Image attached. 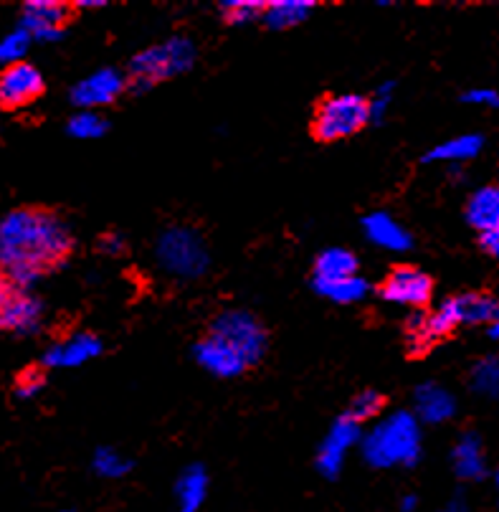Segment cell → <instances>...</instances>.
Returning <instances> with one entry per match:
<instances>
[{
    "mask_svg": "<svg viewBox=\"0 0 499 512\" xmlns=\"http://www.w3.org/2000/svg\"><path fill=\"white\" fill-rule=\"evenodd\" d=\"M451 462H454L456 474H459L462 480H479V477H484L487 462H484L482 439H479L474 431L464 434L462 439L456 442L454 454H451Z\"/></svg>",
    "mask_w": 499,
    "mask_h": 512,
    "instance_id": "ffe728a7",
    "label": "cell"
},
{
    "mask_svg": "<svg viewBox=\"0 0 499 512\" xmlns=\"http://www.w3.org/2000/svg\"><path fill=\"white\" fill-rule=\"evenodd\" d=\"M66 130H69V135L76 137V140H97V137H102L104 132L109 130V125L99 112L82 109V112H76V115L71 117Z\"/></svg>",
    "mask_w": 499,
    "mask_h": 512,
    "instance_id": "484cf974",
    "label": "cell"
},
{
    "mask_svg": "<svg viewBox=\"0 0 499 512\" xmlns=\"http://www.w3.org/2000/svg\"><path fill=\"white\" fill-rule=\"evenodd\" d=\"M391 97H393V84H383V87L378 89V94H375L373 102H370V112H373L375 120H380V117L386 115L388 104H391Z\"/></svg>",
    "mask_w": 499,
    "mask_h": 512,
    "instance_id": "836d02e7",
    "label": "cell"
},
{
    "mask_svg": "<svg viewBox=\"0 0 499 512\" xmlns=\"http://www.w3.org/2000/svg\"><path fill=\"white\" fill-rule=\"evenodd\" d=\"M69 18V6L61 0H28L23 6L21 28L38 41H59L64 36V23Z\"/></svg>",
    "mask_w": 499,
    "mask_h": 512,
    "instance_id": "7c38bea8",
    "label": "cell"
},
{
    "mask_svg": "<svg viewBox=\"0 0 499 512\" xmlns=\"http://www.w3.org/2000/svg\"><path fill=\"white\" fill-rule=\"evenodd\" d=\"M102 348V340L94 333H76L51 345L44 353V365L46 368H79L102 355Z\"/></svg>",
    "mask_w": 499,
    "mask_h": 512,
    "instance_id": "5bb4252c",
    "label": "cell"
},
{
    "mask_svg": "<svg viewBox=\"0 0 499 512\" xmlns=\"http://www.w3.org/2000/svg\"><path fill=\"white\" fill-rule=\"evenodd\" d=\"M92 467H94V472L99 474V477H109V480H120V477H125V474L130 472L132 462H130V459L122 457V454L117 452V449L102 447V449H97V454H94Z\"/></svg>",
    "mask_w": 499,
    "mask_h": 512,
    "instance_id": "4316f807",
    "label": "cell"
},
{
    "mask_svg": "<svg viewBox=\"0 0 499 512\" xmlns=\"http://www.w3.org/2000/svg\"><path fill=\"white\" fill-rule=\"evenodd\" d=\"M492 338L499 340V315H497V320L492 322Z\"/></svg>",
    "mask_w": 499,
    "mask_h": 512,
    "instance_id": "ab89813d",
    "label": "cell"
},
{
    "mask_svg": "<svg viewBox=\"0 0 499 512\" xmlns=\"http://www.w3.org/2000/svg\"><path fill=\"white\" fill-rule=\"evenodd\" d=\"M264 11V0H226V3H221L223 18L228 23H234V26H244V23L256 21V18H264Z\"/></svg>",
    "mask_w": 499,
    "mask_h": 512,
    "instance_id": "83f0119b",
    "label": "cell"
},
{
    "mask_svg": "<svg viewBox=\"0 0 499 512\" xmlns=\"http://www.w3.org/2000/svg\"><path fill=\"white\" fill-rule=\"evenodd\" d=\"M155 259L160 269L175 279H198L211 267L206 241L196 229H188V226H173L163 231L155 244Z\"/></svg>",
    "mask_w": 499,
    "mask_h": 512,
    "instance_id": "277c9868",
    "label": "cell"
},
{
    "mask_svg": "<svg viewBox=\"0 0 499 512\" xmlns=\"http://www.w3.org/2000/svg\"><path fill=\"white\" fill-rule=\"evenodd\" d=\"M28 46H31V33H28L26 28H16V31H11L8 36H3V39H0V64H21Z\"/></svg>",
    "mask_w": 499,
    "mask_h": 512,
    "instance_id": "f1b7e54d",
    "label": "cell"
},
{
    "mask_svg": "<svg viewBox=\"0 0 499 512\" xmlns=\"http://www.w3.org/2000/svg\"><path fill=\"white\" fill-rule=\"evenodd\" d=\"M421 454L418 419L408 411L388 416L363 439V457L370 467H411Z\"/></svg>",
    "mask_w": 499,
    "mask_h": 512,
    "instance_id": "7a4b0ae2",
    "label": "cell"
},
{
    "mask_svg": "<svg viewBox=\"0 0 499 512\" xmlns=\"http://www.w3.org/2000/svg\"><path fill=\"white\" fill-rule=\"evenodd\" d=\"M464 325V312H462V300L459 297H449V300L441 302L436 307V312L431 315L418 317L411 325V345L416 353L431 348L436 340L446 338L449 333H454L456 327Z\"/></svg>",
    "mask_w": 499,
    "mask_h": 512,
    "instance_id": "8fae6325",
    "label": "cell"
},
{
    "mask_svg": "<svg viewBox=\"0 0 499 512\" xmlns=\"http://www.w3.org/2000/svg\"><path fill=\"white\" fill-rule=\"evenodd\" d=\"M317 295L327 297V300L337 302V305H353L368 297L370 284L360 274L355 277H342V279H315Z\"/></svg>",
    "mask_w": 499,
    "mask_h": 512,
    "instance_id": "7402d4cb",
    "label": "cell"
},
{
    "mask_svg": "<svg viewBox=\"0 0 499 512\" xmlns=\"http://www.w3.org/2000/svg\"><path fill=\"white\" fill-rule=\"evenodd\" d=\"M44 322V305L0 269V330L31 335Z\"/></svg>",
    "mask_w": 499,
    "mask_h": 512,
    "instance_id": "52a82bcc",
    "label": "cell"
},
{
    "mask_svg": "<svg viewBox=\"0 0 499 512\" xmlns=\"http://www.w3.org/2000/svg\"><path fill=\"white\" fill-rule=\"evenodd\" d=\"M464 312V325H482V322H494L499 315V305L494 297L482 295V292H469L459 295Z\"/></svg>",
    "mask_w": 499,
    "mask_h": 512,
    "instance_id": "d4e9b609",
    "label": "cell"
},
{
    "mask_svg": "<svg viewBox=\"0 0 499 512\" xmlns=\"http://www.w3.org/2000/svg\"><path fill=\"white\" fill-rule=\"evenodd\" d=\"M467 221L482 234L499 229V188L487 186L472 193L467 203Z\"/></svg>",
    "mask_w": 499,
    "mask_h": 512,
    "instance_id": "d6986e66",
    "label": "cell"
},
{
    "mask_svg": "<svg viewBox=\"0 0 499 512\" xmlns=\"http://www.w3.org/2000/svg\"><path fill=\"white\" fill-rule=\"evenodd\" d=\"M383 406H386V398H383V393L363 391V393H358L353 404H350L348 416L360 424V421L373 419V416H378L380 411H383Z\"/></svg>",
    "mask_w": 499,
    "mask_h": 512,
    "instance_id": "4dcf8cb0",
    "label": "cell"
},
{
    "mask_svg": "<svg viewBox=\"0 0 499 512\" xmlns=\"http://www.w3.org/2000/svg\"><path fill=\"white\" fill-rule=\"evenodd\" d=\"M439 512H467V507H464L462 500H454V502H449V505H446L444 510H439Z\"/></svg>",
    "mask_w": 499,
    "mask_h": 512,
    "instance_id": "74e56055",
    "label": "cell"
},
{
    "mask_svg": "<svg viewBox=\"0 0 499 512\" xmlns=\"http://www.w3.org/2000/svg\"><path fill=\"white\" fill-rule=\"evenodd\" d=\"M74 234L49 208H16L0 218V269L28 289L66 262Z\"/></svg>",
    "mask_w": 499,
    "mask_h": 512,
    "instance_id": "6da1fadb",
    "label": "cell"
},
{
    "mask_svg": "<svg viewBox=\"0 0 499 512\" xmlns=\"http://www.w3.org/2000/svg\"><path fill=\"white\" fill-rule=\"evenodd\" d=\"M127 89V79L122 71L104 66V69L94 71L89 77L71 89V102L79 109H89L94 112L97 107H107V104L117 102L120 94Z\"/></svg>",
    "mask_w": 499,
    "mask_h": 512,
    "instance_id": "30bf717a",
    "label": "cell"
},
{
    "mask_svg": "<svg viewBox=\"0 0 499 512\" xmlns=\"http://www.w3.org/2000/svg\"><path fill=\"white\" fill-rule=\"evenodd\" d=\"M363 231L375 246L388 251H408L411 249L413 239L396 218H391L388 213H370V216L363 218Z\"/></svg>",
    "mask_w": 499,
    "mask_h": 512,
    "instance_id": "2e32d148",
    "label": "cell"
},
{
    "mask_svg": "<svg viewBox=\"0 0 499 512\" xmlns=\"http://www.w3.org/2000/svg\"><path fill=\"white\" fill-rule=\"evenodd\" d=\"M464 102L477 104V107L497 109L499 107V94L494 92V89H472V92L464 94Z\"/></svg>",
    "mask_w": 499,
    "mask_h": 512,
    "instance_id": "d6a6232c",
    "label": "cell"
},
{
    "mask_svg": "<svg viewBox=\"0 0 499 512\" xmlns=\"http://www.w3.org/2000/svg\"><path fill=\"white\" fill-rule=\"evenodd\" d=\"M434 295V282L416 267H396L380 287V297L401 307H424Z\"/></svg>",
    "mask_w": 499,
    "mask_h": 512,
    "instance_id": "9c48e42d",
    "label": "cell"
},
{
    "mask_svg": "<svg viewBox=\"0 0 499 512\" xmlns=\"http://www.w3.org/2000/svg\"><path fill=\"white\" fill-rule=\"evenodd\" d=\"M61 512H71V510H61Z\"/></svg>",
    "mask_w": 499,
    "mask_h": 512,
    "instance_id": "b9f144b4",
    "label": "cell"
},
{
    "mask_svg": "<svg viewBox=\"0 0 499 512\" xmlns=\"http://www.w3.org/2000/svg\"><path fill=\"white\" fill-rule=\"evenodd\" d=\"M360 439V424L350 419L348 414L340 416V419L332 424L330 434L325 436L322 442L320 454H317V469H320L325 477H337L342 469V462H345V454Z\"/></svg>",
    "mask_w": 499,
    "mask_h": 512,
    "instance_id": "4fadbf2b",
    "label": "cell"
},
{
    "mask_svg": "<svg viewBox=\"0 0 499 512\" xmlns=\"http://www.w3.org/2000/svg\"><path fill=\"white\" fill-rule=\"evenodd\" d=\"M312 8H315L312 0H272V3H266L261 21L272 31H287V28L299 26L304 18L310 16Z\"/></svg>",
    "mask_w": 499,
    "mask_h": 512,
    "instance_id": "44dd1931",
    "label": "cell"
},
{
    "mask_svg": "<svg viewBox=\"0 0 499 512\" xmlns=\"http://www.w3.org/2000/svg\"><path fill=\"white\" fill-rule=\"evenodd\" d=\"M44 74L28 61L0 69V107L21 109L44 94Z\"/></svg>",
    "mask_w": 499,
    "mask_h": 512,
    "instance_id": "ba28073f",
    "label": "cell"
},
{
    "mask_svg": "<svg viewBox=\"0 0 499 512\" xmlns=\"http://www.w3.org/2000/svg\"><path fill=\"white\" fill-rule=\"evenodd\" d=\"M208 497V474L201 464L183 469L175 482V512H198Z\"/></svg>",
    "mask_w": 499,
    "mask_h": 512,
    "instance_id": "ac0fdd59",
    "label": "cell"
},
{
    "mask_svg": "<svg viewBox=\"0 0 499 512\" xmlns=\"http://www.w3.org/2000/svg\"><path fill=\"white\" fill-rule=\"evenodd\" d=\"M472 388L482 396H499V360H482L474 365Z\"/></svg>",
    "mask_w": 499,
    "mask_h": 512,
    "instance_id": "f546056e",
    "label": "cell"
},
{
    "mask_svg": "<svg viewBox=\"0 0 499 512\" xmlns=\"http://www.w3.org/2000/svg\"><path fill=\"white\" fill-rule=\"evenodd\" d=\"M418 507V500H416V495H406L401 500V510L403 512H413Z\"/></svg>",
    "mask_w": 499,
    "mask_h": 512,
    "instance_id": "8d00e7d4",
    "label": "cell"
},
{
    "mask_svg": "<svg viewBox=\"0 0 499 512\" xmlns=\"http://www.w3.org/2000/svg\"><path fill=\"white\" fill-rule=\"evenodd\" d=\"M484 140L479 135H459L454 140H446L441 145H436L426 160L434 163V160H444V163H467V160L477 158L479 150H482Z\"/></svg>",
    "mask_w": 499,
    "mask_h": 512,
    "instance_id": "cb8c5ba5",
    "label": "cell"
},
{
    "mask_svg": "<svg viewBox=\"0 0 499 512\" xmlns=\"http://www.w3.org/2000/svg\"><path fill=\"white\" fill-rule=\"evenodd\" d=\"M497 487H499V472H497Z\"/></svg>",
    "mask_w": 499,
    "mask_h": 512,
    "instance_id": "60d3db41",
    "label": "cell"
},
{
    "mask_svg": "<svg viewBox=\"0 0 499 512\" xmlns=\"http://www.w3.org/2000/svg\"><path fill=\"white\" fill-rule=\"evenodd\" d=\"M358 274V256L348 249H325L315 262V279H342Z\"/></svg>",
    "mask_w": 499,
    "mask_h": 512,
    "instance_id": "603a6c76",
    "label": "cell"
},
{
    "mask_svg": "<svg viewBox=\"0 0 499 512\" xmlns=\"http://www.w3.org/2000/svg\"><path fill=\"white\" fill-rule=\"evenodd\" d=\"M99 249H102L104 254L117 256L125 251V239H122L120 234H107V236H102V241H99Z\"/></svg>",
    "mask_w": 499,
    "mask_h": 512,
    "instance_id": "e575fe53",
    "label": "cell"
},
{
    "mask_svg": "<svg viewBox=\"0 0 499 512\" xmlns=\"http://www.w3.org/2000/svg\"><path fill=\"white\" fill-rule=\"evenodd\" d=\"M46 376L41 368H26V371L18 373L16 378V396L18 398H33L44 391Z\"/></svg>",
    "mask_w": 499,
    "mask_h": 512,
    "instance_id": "1f68e13d",
    "label": "cell"
},
{
    "mask_svg": "<svg viewBox=\"0 0 499 512\" xmlns=\"http://www.w3.org/2000/svg\"><path fill=\"white\" fill-rule=\"evenodd\" d=\"M456 414V401L444 386L421 383L416 388V419L426 424H444Z\"/></svg>",
    "mask_w": 499,
    "mask_h": 512,
    "instance_id": "e0dca14e",
    "label": "cell"
},
{
    "mask_svg": "<svg viewBox=\"0 0 499 512\" xmlns=\"http://www.w3.org/2000/svg\"><path fill=\"white\" fill-rule=\"evenodd\" d=\"M208 335L221 340L231 350L241 355L249 365L259 363L266 353V330L251 312L246 310H228L213 320Z\"/></svg>",
    "mask_w": 499,
    "mask_h": 512,
    "instance_id": "8992f818",
    "label": "cell"
},
{
    "mask_svg": "<svg viewBox=\"0 0 499 512\" xmlns=\"http://www.w3.org/2000/svg\"><path fill=\"white\" fill-rule=\"evenodd\" d=\"M482 246H484V251H487L489 256L499 259V229L482 234Z\"/></svg>",
    "mask_w": 499,
    "mask_h": 512,
    "instance_id": "d590c367",
    "label": "cell"
},
{
    "mask_svg": "<svg viewBox=\"0 0 499 512\" xmlns=\"http://www.w3.org/2000/svg\"><path fill=\"white\" fill-rule=\"evenodd\" d=\"M373 120L370 102L360 94H332L322 99L312 117V135L320 142H337L353 137Z\"/></svg>",
    "mask_w": 499,
    "mask_h": 512,
    "instance_id": "5b68a950",
    "label": "cell"
},
{
    "mask_svg": "<svg viewBox=\"0 0 499 512\" xmlns=\"http://www.w3.org/2000/svg\"><path fill=\"white\" fill-rule=\"evenodd\" d=\"M196 61V46L185 36H173L165 44L150 46L140 51L130 64V84L137 92L155 87V84L173 79L188 71Z\"/></svg>",
    "mask_w": 499,
    "mask_h": 512,
    "instance_id": "3957f363",
    "label": "cell"
},
{
    "mask_svg": "<svg viewBox=\"0 0 499 512\" xmlns=\"http://www.w3.org/2000/svg\"><path fill=\"white\" fill-rule=\"evenodd\" d=\"M76 6H79V8H102L104 0H79Z\"/></svg>",
    "mask_w": 499,
    "mask_h": 512,
    "instance_id": "f35d334b",
    "label": "cell"
},
{
    "mask_svg": "<svg viewBox=\"0 0 499 512\" xmlns=\"http://www.w3.org/2000/svg\"><path fill=\"white\" fill-rule=\"evenodd\" d=\"M193 355H196L198 365H203L208 373H213L218 378H236L249 368V363L236 350L223 345L213 335H206L203 340H198L196 348H193Z\"/></svg>",
    "mask_w": 499,
    "mask_h": 512,
    "instance_id": "9a60e30c",
    "label": "cell"
}]
</instances>
